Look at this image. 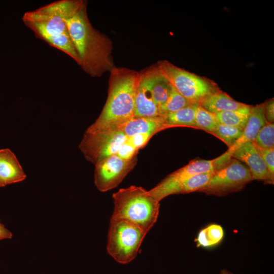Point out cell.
I'll use <instances>...</instances> for the list:
<instances>
[{
	"mask_svg": "<svg viewBox=\"0 0 274 274\" xmlns=\"http://www.w3.org/2000/svg\"><path fill=\"white\" fill-rule=\"evenodd\" d=\"M62 11L68 32L82 69L92 77H100L116 66L113 43L91 24L83 0H62Z\"/></svg>",
	"mask_w": 274,
	"mask_h": 274,
	"instance_id": "6da1fadb",
	"label": "cell"
},
{
	"mask_svg": "<svg viewBox=\"0 0 274 274\" xmlns=\"http://www.w3.org/2000/svg\"><path fill=\"white\" fill-rule=\"evenodd\" d=\"M110 73L107 101L100 115L86 132L117 129L134 118L139 72L115 67Z\"/></svg>",
	"mask_w": 274,
	"mask_h": 274,
	"instance_id": "7a4b0ae2",
	"label": "cell"
},
{
	"mask_svg": "<svg viewBox=\"0 0 274 274\" xmlns=\"http://www.w3.org/2000/svg\"><path fill=\"white\" fill-rule=\"evenodd\" d=\"M22 20L37 38L64 53L79 64L78 56L63 19L61 0L25 12Z\"/></svg>",
	"mask_w": 274,
	"mask_h": 274,
	"instance_id": "3957f363",
	"label": "cell"
},
{
	"mask_svg": "<svg viewBox=\"0 0 274 274\" xmlns=\"http://www.w3.org/2000/svg\"><path fill=\"white\" fill-rule=\"evenodd\" d=\"M112 197L114 208L111 218L125 220L147 233L156 222L159 202L144 188L131 185L121 188Z\"/></svg>",
	"mask_w": 274,
	"mask_h": 274,
	"instance_id": "277c9868",
	"label": "cell"
},
{
	"mask_svg": "<svg viewBox=\"0 0 274 274\" xmlns=\"http://www.w3.org/2000/svg\"><path fill=\"white\" fill-rule=\"evenodd\" d=\"M147 232L121 219H110L107 250L117 262L127 264L137 256Z\"/></svg>",
	"mask_w": 274,
	"mask_h": 274,
	"instance_id": "5b68a950",
	"label": "cell"
},
{
	"mask_svg": "<svg viewBox=\"0 0 274 274\" xmlns=\"http://www.w3.org/2000/svg\"><path fill=\"white\" fill-rule=\"evenodd\" d=\"M225 153L212 160L194 159L184 167L168 175L149 191L159 202L165 197L179 194L181 183L197 174L217 172L231 159Z\"/></svg>",
	"mask_w": 274,
	"mask_h": 274,
	"instance_id": "8992f818",
	"label": "cell"
},
{
	"mask_svg": "<svg viewBox=\"0 0 274 274\" xmlns=\"http://www.w3.org/2000/svg\"><path fill=\"white\" fill-rule=\"evenodd\" d=\"M157 65L172 86L191 104L199 105L205 98L217 91L206 80L168 61H160Z\"/></svg>",
	"mask_w": 274,
	"mask_h": 274,
	"instance_id": "52a82bcc",
	"label": "cell"
},
{
	"mask_svg": "<svg viewBox=\"0 0 274 274\" xmlns=\"http://www.w3.org/2000/svg\"><path fill=\"white\" fill-rule=\"evenodd\" d=\"M127 136L119 129L85 131L79 147L88 161L94 165L99 161L116 154Z\"/></svg>",
	"mask_w": 274,
	"mask_h": 274,
	"instance_id": "ba28073f",
	"label": "cell"
},
{
	"mask_svg": "<svg viewBox=\"0 0 274 274\" xmlns=\"http://www.w3.org/2000/svg\"><path fill=\"white\" fill-rule=\"evenodd\" d=\"M252 181L248 167L232 158L223 168L214 173L209 184L198 192L222 196L242 190Z\"/></svg>",
	"mask_w": 274,
	"mask_h": 274,
	"instance_id": "9c48e42d",
	"label": "cell"
},
{
	"mask_svg": "<svg viewBox=\"0 0 274 274\" xmlns=\"http://www.w3.org/2000/svg\"><path fill=\"white\" fill-rule=\"evenodd\" d=\"M137 156L124 159L116 154L107 157L95 164L94 182L100 192H106L117 187L134 168Z\"/></svg>",
	"mask_w": 274,
	"mask_h": 274,
	"instance_id": "30bf717a",
	"label": "cell"
},
{
	"mask_svg": "<svg viewBox=\"0 0 274 274\" xmlns=\"http://www.w3.org/2000/svg\"><path fill=\"white\" fill-rule=\"evenodd\" d=\"M159 116L158 107L154 101L151 93L148 68L139 72L134 117H155Z\"/></svg>",
	"mask_w": 274,
	"mask_h": 274,
	"instance_id": "8fae6325",
	"label": "cell"
},
{
	"mask_svg": "<svg viewBox=\"0 0 274 274\" xmlns=\"http://www.w3.org/2000/svg\"><path fill=\"white\" fill-rule=\"evenodd\" d=\"M231 157L247 165L252 181H263L268 184L269 175L266 166L252 141L246 142L238 147L232 153Z\"/></svg>",
	"mask_w": 274,
	"mask_h": 274,
	"instance_id": "7c38bea8",
	"label": "cell"
},
{
	"mask_svg": "<svg viewBox=\"0 0 274 274\" xmlns=\"http://www.w3.org/2000/svg\"><path fill=\"white\" fill-rule=\"evenodd\" d=\"M26 178L15 154L8 148L0 149V181L4 187L23 181Z\"/></svg>",
	"mask_w": 274,
	"mask_h": 274,
	"instance_id": "4fadbf2b",
	"label": "cell"
},
{
	"mask_svg": "<svg viewBox=\"0 0 274 274\" xmlns=\"http://www.w3.org/2000/svg\"><path fill=\"white\" fill-rule=\"evenodd\" d=\"M264 103L252 107L251 114L241 137L225 152L231 157L234 151L242 144L253 141L260 129L267 121L264 116Z\"/></svg>",
	"mask_w": 274,
	"mask_h": 274,
	"instance_id": "5bb4252c",
	"label": "cell"
},
{
	"mask_svg": "<svg viewBox=\"0 0 274 274\" xmlns=\"http://www.w3.org/2000/svg\"><path fill=\"white\" fill-rule=\"evenodd\" d=\"M166 128L169 127L162 116L155 117H134L118 128L127 137L141 133L156 134Z\"/></svg>",
	"mask_w": 274,
	"mask_h": 274,
	"instance_id": "9a60e30c",
	"label": "cell"
},
{
	"mask_svg": "<svg viewBox=\"0 0 274 274\" xmlns=\"http://www.w3.org/2000/svg\"><path fill=\"white\" fill-rule=\"evenodd\" d=\"M199 105L216 114L224 111L238 110L248 105L235 101L226 93L217 90L205 98Z\"/></svg>",
	"mask_w": 274,
	"mask_h": 274,
	"instance_id": "2e32d148",
	"label": "cell"
},
{
	"mask_svg": "<svg viewBox=\"0 0 274 274\" xmlns=\"http://www.w3.org/2000/svg\"><path fill=\"white\" fill-rule=\"evenodd\" d=\"M151 90L158 107L164 104L169 97L173 86L159 71L157 65L149 68Z\"/></svg>",
	"mask_w": 274,
	"mask_h": 274,
	"instance_id": "e0dca14e",
	"label": "cell"
},
{
	"mask_svg": "<svg viewBox=\"0 0 274 274\" xmlns=\"http://www.w3.org/2000/svg\"><path fill=\"white\" fill-rule=\"evenodd\" d=\"M198 105H190L175 113L163 115L169 128L174 127H189L195 128V119Z\"/></svg>",
	"mask_w": 274,
	"mask_h": 274,
	"instance_id": "ac0fdd59",
	"label": "cell"
},
{
	"mask_svg": "<svg viewBox=\"0 0 274 274\" xmlns=\"http://www.w3.org/2000/svg\"><path fill=\"white\" fill-rule=\"evenodd\" d=\"M224 235V230L221 225L212 224L202 229L194 241L197 247L212 248L219 244Z\"/></svg>",
	"mask_w": 274,
	"mask_h": 274,
	"instance_id": "d6986e66",
	"label": "cell"
},
{
	"mask_svg": "<svg viewBox=\"0 0 274 274\" xmlns=\"http://www.w3.org/2000/svg\"><path fill=\"white\" fill-rule=\"evenodd\" d=\"M253 106L246 107L232 111H226L216 114L219 123L245 128Z\"/></svg>",
	"mask_w": 274,
	"mask_h": 274,
	"instance_id": "ffe728a7",
	"label": "cell"
},
{
	"mask_svg": "<svg viewBox=\"0 0 274 274\" xmlns=\"http://www.w3.org/2000/svg\"><path fill=\"white\" fill-rule=\"evenodd\" d=\"M214 173L197 174L184 180L180 185L179 194L198 192L209 184Z\"/></svg>",
	"mask_w": 274,
	"mask_h": 274,
	"instance_id": "44dd1931",
	"label": "cell"
},
{
	"mask_svg": "<svg viewBox=\"0 0 274 274\" xmlns=\"http://www.w3.org/2000/svg\"><path fill=\"white\" fill-rule=\"evenodd\" d=\"M191 104L173 87L170 94L167 100L158 107L160 116L175 113Z\"/></svg>",
	"mask_w": 274,
	"mask_h": 274,
	"instance_id": "7402d4cb",
	"label": "cell"
},
{
	"mask_svg": "<svg viewBox=\"0 0 274 274\" xmlns=\"http://www.w3.org/2000/svg\"><path fill=\"white\" fill-rule=\"evenodd\" d=\"M219 124L216 114L207 111L199 105L197 106L195 119V128L211 133Z\"/></svg>",
	"mask_w": 274,
	"mask_h": 274,
	"instance_id": "603a6c76",
	"label": "cell"
},
{
	"mask_svg": "<svg viewBox=\"0 0 274 274\" xmlns=\"http://www.w3.org/2000/svg\"><path fill=\"white\" fill-rule=\"evenodd\" d=\"M244 129L240 127L219 123L216 129L211 134L215 135L225 143L229 149L241 137Z\"/></svg>",
	"mask_w": 274,
	"mask_h": 274,
	"instance_id": "cb8c5ba5",
	"label": "cell"
},
{
	"mask_svg": "<svg viewBox=\"0 0 274 274\" xmlns=\"http://www.w3.org/2000/svg\"><path fill=\"white\" fill-rule=\"evenodd\" d=\"M260 148L265 149L274 148V124L266 123L259 131L253 141Z\"/></svg>",
	"mask_w": 274,
	"mask_h": 274,
	"instance_id": "d4e9b609",
	"label": "cell"
},
{
	"mask_svg": "<svg viewBox=\"0 0 274 274\" xmlns=\"http://www.w3.org/2000/svg\"><path fill=\"white\" fill-rule=\"evenodd\" d=\"M253 142V141H252ZM256 150L263 160L269 175L268 184L274 182V148L265 149L259 147L253 142Z\"/></svg>",
	"mask_w": 274,
	"mask_h": 274,
	"instance_id": "484cf974",
	"label": "cell"
},
{
	"mask_svg": "<svg viewBox=\"0 0 274 274\" xmlns=\"http://www.w3.org/2000/svg\"><path fill=\"white\" fill-rule=\"evenodd\" d=\"M153 133H141L127 137V141L139 150L143 148L154 135Z\"/></svg>",
	"mask_w": 274,
	"mask_h": 274,
	"instance_id": "4316f807",
	"label": "cell"
},
{
	"mask_svg": "<svg viewBox=\"0 0 274 274\" xmlns=\"http://www.w3.org/2000/svg\"><path fill=\"white\" fill-rule=\"evenodd\" d=\"M139 150L127 141L119 148L116 155L124 159H130L137 156Z\"/></svg>",
	"mask_w": 274,
	"mask_h": 274,
	"instance_id": "83f0119b",
	"label": "cell"
},
{
	"mask_svg": "<svg viewBox=\"0 0 274 274\" xmlns=\"http://www.w3.org/2000/svg\"><path fill=\"white\" fill-rule=\"evenodd\" d=\"M264 116L267 122L273 123L274 122V100L273 98L264 103Z\"/></svg>",
	"mask_w": 274,
	"mask_h": 274,
	"instance_id": "f1b7e54d",
	"label": "cell"
},
{
	"mask_svg": "<svg viewBox=\"0 0 274 274\" xmlns=\"http://www.w3.org/2000/svg\"><path fill=\"white\" fill-rule=\"evenodd\" d=\"M13 236L12 232L7 229L0 221V241L11 239Z\"/></svg>",
	"mask_w": 274,
	"mask_h": 274,
	"instance_id": "f546056e",
	"label": "cell"
},
{
	"mask_svg": "<svg viewBox=\"0 0 274 274\" xmlns=\"http://www.w3.org/2000/svg\"><path fill=\"white\" fill-rule=\"evenodd\" d=\"M219 274H233L231 271L227 269H223L220 270Z\"/></svg>",
	"mask_w": 274,
	"mask_h": 274,
	"instance_id": "4dcf8cb0",
	"label": "cell"
},
{
	"mask_svg": "<svg viewBox=\"0 0 274 274\" xmlns=\"http://www.w3.org/2000/svg\"><path fill=\"white\" fill-rule=\"evenodd\" d=\"M0 187H4L3 184L1 183V181H0Z\"/></svg>",
	"mask_w": 274,
	"mask_h": 274,
	"instance_id": "1f68e13d",
	"label": "cell"
}]
</instances>
